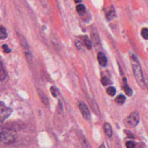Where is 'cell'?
Returning a JSON list of instances; mask_svg holds the SVG:
<instances>
[{"instance_id":"1","label":"cell","mask_w":148,"mask_h":148,"mask_svg":"<svg viewBox=\"0 0 148 148\" xmlns=\"http://www.w3.org/2000/svg\"><path fill=\"white\" fill-rule=\"evenodd\" d=\"M130 60L133 69L134 75L137 82L138 84L142 89H145L146 88V84L144 79V77L143 75L141 66L140 62L138 60V58L134 54H130Z\"/></svg>"},{"instance_id":"2","label":"cell","mask_w":148,"mask_h":148,"mask_svg":"<svg viewBox=\"0 0 148 148\" xmlns=\"http://www.w3.org/2000/svg\"><path fill=\"white\" fill-rule=\"evenodd\" d=\"M17 138L16 132L9 128L0 127V143L11 144Z\"/></svg>"},{"instance_id":"3","label":"cell","mask_w":148,"mask_h":148,"mask_svg":"<svg viewBox=\"0 0 148 148\" xmlns=\"http://www.w3.org/2000/svg\"><path fill=\"white\" fill-rule=\"evenodd\" d=\"M139 121V114L136 112L134 111L130 113V114L125 119L124 124L127 128H134L136 127Z\"/></svg>"},{"instance_id":"4","label":"cell","mask_w":148,"mask_h":148,"mask_svg":"<svg viewBox=\"0 0 148 148\" xmlns=\"http://www.w3.org/2000/svg\"><path fill=\"white\" fill-rule=\"evenodd\" d=\"M12 110L0 101V123L3 121L11 114Z\"/></svg>"},{"instance_id":"5","label":"cell","mask_w":148,"mask_h":148,"mask_svg":"<svg viewBox=\"0 0 148 148\" xmlns=\"http://www.w3.org/2000/svg\"><path fill=\"white\" fill-rule=\"evenodd\" d=\"M78 107L80 110V112L83 117L84 119L88 120L91 117V114L87 105L84 102L80 101L79 102Z\"/></svg>"},{"instance_id":"6","label":"cell","mask_w":148,"mask_h":148,"mask_svg":"<svg viewBox=\"0 0 148 148\" xmlns=\"http://www.w3.org/2000/svg\"><path fill=\"white\" fill-rule=\"evenodd\" d=\"M97 59H98V63L99 64V65L101 66L104 67L106 65L107 62H108L107 58H106L105 54L103 52L100 51L98 53Z\"/></svg>"},{"instance_id":"7","label":"cell","mask_w":148,"mask_h":148,"mask_svg":"<svg viewBox=\"0 0 148 148\" xmlns=\"http://www.w3.org/2000/svg\"><path fill=\"white\" fill-rule=\"evenodd\" d=\"M103 130L105 134L108 137H112L113 134V131L112 129V127L109 123H105L103 124Z\"/></svg>"},{"instance_id":"8","label":"cell","mask_w":148,"mask_h":148,"mask_svg":"<svg viewBox=\"0 0 148 148\" xmlns=\"http://www.w3.org/2000/svg\"><path fill=\"white\" fill-rule=\"evenodd\" d=\"M124 79H124V82H123V89L124 91V92H125L127 95L132 96L133 94V91H132V89L130 88V87L127 84L125 78H124Z\"/></svg>"},{"instance_id":"9","label":"cell","mask_w":148,"mask_h":148,"mask_svg":"<svg viewBox=\"0 0 148 148\" xmlns=\"http://www.w3.org/2000/svg\"><path fill=\"white\" fill-rule=\"evenodd\" d=\"M115 16V10L113 7L110 8V10L106 13V17L108 20L113 19Z\"/></svg>"},{"instance_id":"10","label":"cell","mask_w":148,"mask_h":148,"mask_svg":"<svg viewBox=\"0 0 148 148\" xmlns=\"http://www.w3.org/2000/svg\"><path fill=\"white\" fill-rule=\"evenodd\" d=\"M6 77V71L3 66L2 64L0 61V80H2L5 79Z\"/></svg>"},{"instance_id":"11","label":"cell","mask_w":148,"mask_h":148,"mask_svg":"<svg viewBox=\"0 0 148 148\" xmlns=\"http://www.w3.org/2000/svg\"><path fill=\"white\" fill-rule=\"evenodd\" d=\"M125 95H124L123 94H119L118 96L116 97V99H115V101L119 104H123L124 103L125 101Z\"/></svg>"},{"instance_id":"12","label":"cell","mask_w":148,"mask_h":148,"mask_svg":"<svg viewBox=\"0 0 148 148\" xmlns=\"http://www.w3.org/2000/svg\"><path fill=\"white\" fill-rule=\"evenodd\" d=\"M7 37V32L6 29L3 27H0V39H5Z\"/></svg>"},{"instance_id":"13","label":"cell","mask_w":148,"mask_h":148,"mask_svg":"<svg viewBox=\"0 0 148 148\" xmlns=\"http://www.w3.org/2000/svg\"><path fill=\"white\" fill-rule=\"evenodd\" d=\"M76 10L79 14L82 15L85 13L86 8L83 5L80 4L76 6Z\"/></svg>"},{"instance_id":"14","label":"cell","mask_w":148,"mask_h":148,"mask_svg":"<svg viewBox=\"0 0 148 148\" xmlns=\"http://www.w3.org/2000/svg\"><path fill=\"white\" fill-rule=\"evenodd\" d=\"M39 96L40 97V99L42 100V101L43 102V103L45 105H49V101L48 99L47 98V97L43 94V92L42 91H39Z\"/></svg>"},{"instance_id":"15","label":"cell","mask_w":148,"mask_h":148,"mask_svg":"<svg viewBox=\"0 0 148 148\" xmlns=\"http://www.w3.org/2000/svg\"><path fill=\"white\" fill-rule=\"evenodd\" d=\"M106 91L107 92V94L110 95V96H114L116 94V89L114 87H109L106 90Z\"/></svg>"},{"instance_id":"16","label":"cell","mask_w":148,"mask_h":148,"mask_svg":"<svg viewBox=\"0 0 148 148\" xmlns=\"http://www.w3.org/2000/svg\"><path fill=\"white\" fill-rule=\"evenodd\" d=\"M83 41H84V45L86 46V47L88 49H91V47H92V44H91V40L88 38V37L86 36L84 38Z\"/></svg>"},{"instance_id":"17","label":"cell","mask_w":148,"mask_h":148,"mask_svg":"<svg viewBox=\"0 0 148 148\" xmlns=\"http://www.w3.org/2000/svg\"><path fill=\"white\" fill-rule=\"evenodd\" d=\"M141 35L145 39H148V29L147 28H144L142 29Z\"/></svg>"},{"instance_id":"18","label":"cell","mask_w":148,"mask_h":148,"mask_svg":"<svg viewBox=\"0 0 148 148\" xmlns=\"http://www.w3.org/2000/svg\"><path fill=\"white\" fill-rule=\"evenodd\" d=\"M101 83L103 86H106L111 84V81L106 77H102L101 79Z\"/></svg>"},{"instance_id":"19","label":"cell","mask_w":148,"mask_h":148,"mask_svg":"<svg viewBox=\"0 0 148 148\" xmlns=\"http://www.w3.org/2000/svg\"><path fill=\"white\" fill-rule=\"evenodd\" d=\"M50 91L51 92V94L54 97H56L57 96V94H58V90L56 88V87H54V86H52L50 88Z\"/></svg>"},{"instance_id":"20","label":"cell","mask_w":148,"mask_h":148,"mask_svg":"<svg viewBox=\"0 0 148 148\" xmlns=\"http://www.w3.org/2000/svg\"><path fill=\"white\" fill-rule=\"evenodd\" d=\"M135 146V143L132 141H128L126 142V147L127 148H134Z\"/></svg>"},{"instance_id":"21","label":"cell","mask_w":148,"mask_h":148,"mask_svg":"<svg viewBox=\"0 0 148 148\" xmlns=\"http://www.w3.org/2000/svg\"><path fill=\"white\" fill-rule=\"evenodd\" d=\"M75 44L76 46V47L77 48V49L80 50L82 47H83V45L82 43V42L80 40H75Z\"/></svg>"},{"instance_id":"22","label":"cell","mask_w":148,"mask_h":148,"mask_svg":"<svg viewBox=\"0 0 148 148\" xmlns=\"http://www.w3.org/2000/svg\"><path fill=\"white\" fill-rule=\"evenodd\" d=\"M2 48L3 49V51L6 53H9L11 51V50L8 47V46L6 45H3L2 46Z\"/></svg>"},{"instance_id":"23","label":"cell","mask_w":148,"mask_h":148,"mask_svg":"<svg viewBox=\"0 0 148 148\" xmlns=\"http://www.w3.org/2000/svg\"><path fill=\"white\" fill-rule=\"evenodd\" d=\"M74 1L76 3H79V2H80L82 0H74Z\"/></svg>"}]
</instances>
